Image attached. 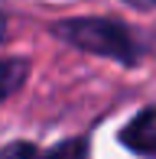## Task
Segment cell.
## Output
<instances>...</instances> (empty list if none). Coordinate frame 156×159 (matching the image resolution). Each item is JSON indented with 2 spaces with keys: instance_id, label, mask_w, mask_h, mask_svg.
Here are the masks:
<instances>
[{
  "instance_id": "obj_1",
  "label": "cell",
  "mask_w": 156,
  "mask_h": 159,
  "mask_svg": "<svg viewBox=\"0 0 156 159\" xmlns=\"http://www.w3.org/2000/svg\"><path fill=\"white\" fill-rule=\"evenodd\" d=\"M49 33L78 52L117 62L124 68H133L143 59V46H140L137 33L124 20H114V16H65V20H55Z\"/></svg>"
},
{
  "instance_id": "obj_2",
  "label": "cell",
  "mask_w": 156,
  "mask_h": 159,
  "mask_svg": "<svg viewBox=\"0 0 156 159\" xmlns=\"http://www.w3.org/2000/svg\"><path fill=\"white\" fill-rule=\"evenodd\" d=\"M120 146L130 149L140 159H156V104L143 107L140 114H133L117 133Z\"/></svg>"
},
{
  "instance_id": "obj_3",
  "label": "cell",
  "mask_w": 156,
  "mask_h": 159,
  "mask_svg": "<svg viewBox=\"0 0 156 159\" xmlns=\"http://www.w3.org/2000/svg\"><path fill=\"white\" fill-rule=\"evenodd\" d=\"M30 78V62L26 59H0V104L10 101Z\"/></svg>"
},
{
  "instance_id": "obj_4",
  "label": "cell",
  "mask_w": 156,
  "mask_h": 159,
  "mask_svg": "<svg viewBox=\"0 0 156 159\" xmlns=\"http://www.w3.org/2000/svg\"><path fill=\"white\" fill-rule=\"evenodd\" d=\"M88 146H91L88 136H68L49 149H39L36 159H88Z\"/></svg>"
},
{
  "instance_id": "obj_5",
  "label": "cell",
  "mask_w": 156,
  "mask_h": 159,
  "mask_svg": "<svg viewBox=\"0 0 156 159\" xmlns=\"http://www.w3.org/2000/svg\"><path fill=\"white\" fill-rule=\"evenodd\" d=\"M36 156H39V146L36 143H26V140L0 146V159H36Z\"/></svg>"
},
{
  "instance_id": "obj_6",
  "label": "cell",
  "mask_w": 156,
  "mask_h": 159,
  "mask_svg": "<svg viewBox=\"0 0 156 159\" xmlns=\"http://www.w3.org/2000/svg\"><path fill=\"white\" fill-rule=\"evenodd\" d=\"M10 39V20H7V13H0V46Z\"/></svg>"
},
{
  "instance_id": "obj_7",
  "label": "cell",
  "mask_w": 156,
  "mask_h": 159,
  "mask_svg": "<svg viewBox=\"0 0 156 159\" xmlns=\"http://www.w3.org/2000/svg\"><path fill=\"white\" fill-rule=\"evenodd\" d=\"M124 3L137 7V10H156V0H124Z\"/></svg>"
}]
</instances>
